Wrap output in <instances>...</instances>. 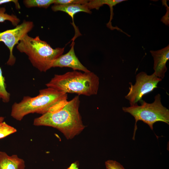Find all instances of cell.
<instances>
[{
  "label": "cell",
  "instance_id": "obj_1",
  "mask_svg": "<svg viewBox=\"0 0 169 169\" xmlns=\"http://www.w3.org/2000/svg\"><path fill=\"white\" fill-rule=\"evenodd\" d=\"M80 101L79 95L68 101L62 107L35 118L36 126H50L62 132L68 140L79 135L85 128L79 111Z\"/></svg>",
  "mask_w": 169,
  "mask_h": 169
},
{
  "label": "cell",
  "instance_id": "obj_2",
  "mask_svg": "<svg viewBox=\"0 0 169 169\" xmlns=\"http://www.w3.org/2000/svg\"><path fill=\"white\" fill-rule=\"evenodd\" d=\"M68 101L67 93L47 87L40 90L36 96H25L20 102H15L12 107L11 115L15 120L20 121L30 113L43 115L55 111L64 106Z\"/></svg>",
  "mask_w": 169,
  "mask_h": 169
},
{
  "label": "cell",
  "instance_id": "obj_3",
  "mask_svg": "<svg viewBox=\"0 0 169 169\" xmlns=\"http://www.w3.org/2000/svg\"><path fill=\"white\" fill-rule=\"evenodd\" d=\"M51 88L66 93L90 96L97 94L99 78L93 72L74 70L62 74H55L46 84Z\"/></svg>",
  "mask_w": 169,
  "mask_h": 169
},
{
  "label": "cell",
  "instance_id": "obj_4",
  "mask_svg": "<svg viewBox=\"0 0 169 169\" xmlns=\"http://www.w3.org/2000/svg\"><path fill=\"white\" fill-rule=\"evenodd\" d=\"M16 48L27 55L33 67L41 72L52 67L54 61L63 54L64 47L53 48L39 36L33 38L27 34L20 41Z\"/></svg>",
  "mask_w": 169,
  "mask_h": 169
},
{
  "label": "cell",
  "instance_id": "obj_5",
  "mask_svg": "<svg viewBox=\"0 0 169 169\" xmlns=\"http://www.w3.org/2000/svg\"><path fill=\"white\" fill-rule=\"evenodd\" d=\"M161 100V95L158 94L155 96L154 100L152 103H147L142 100L140 101V105L137 104L128 107H122L124 112L129 113L135 118L133 140H135L137 129L136 123L139 120L147 124L152 130L153 124L157 122L161 121L169 124V110L163 105Z\"/></svg>",
  "mask_w": 169,
  "mask_h": 169
},
{
  "label": "cell",
  "instance_id": "obj_6",
  "mask_svg": "<svg viewBox=\"0 0 169 169\" xmlns=\"http://www.w3.org/2000/svg\"><path fill=\"white\" fill-rule=\"evenodd\" d=\"M162 80L154 73L149 75L145 72H141L136 76L135 84L130 83L129 91L125 98L129 101L130 106L137 104L138 101L142 100L144 95L157 88V84Z\"/></svg>",
  "mask_w": 169,
  "mask_h": 169
},
{
  "label": "cell",
  "instance_id": "obj_7",
  "mask_svg": "<svg viewBox=\"0 0 169 169\" xmlns=\"http://www.w3.org/2000/svg\"><path fill=\"white\" fill-rule=\"evenodd\" d=\"M34 27L33 22L24 20L13 29L7 30L0 33V42H3L8 49L10 54L7 64L13 66L16 62V58L13 54L15 46L24 37L28 34Z\"/></svg>",
  "mask_w": 169,
  "mask_h": 169
},
{
  "label": "cell",
  "instance_id": "obj_8",
  "mask_svg": "<svg viewBox=\"0 0 169 169\" xmlns=\"http://www.w3.org/2000/svg\"><path fill=\"white\" fill-rule=\"evenodd\" d=\"M74 41L72 40L70 50L56 59L52 67H67L70 68L74 70H79L85 72L90 71L81 63L76 55L74 48Z\"/></svg>",
  "mask_w": 169,
  "mask_h": 169
},
{
  "label": "cell",
  "instance_id": "obj_9",
  "mask_svg": "<svg viewBox=\"0 0 169 169\" xmlns=\"http://www.w3.org/2000/svg\"><path fill=\"white\" fill-rule=\"evenodd\" d=\"M154 61V73L158 78L162 79L167 70L166 63L169 59V45L157 50L150 51Z\"/></svg>",
  "mask_w": 169,
  "mask_h": 169
},
{
  "label": "cell",
  "instance_id": "obj_10",
  "mask_svg": "<svg viewBox=\"0 0 169 169\" xmlns=\"http://www.w3.org/2000/svg\"><path fill=\"white\" fill-rule=\"evenodd\" d=\"M54 5L51 7L52 10L54 12L58 11L64 12L68 14L72 18V25L74 28L75 34L74 38H76L81 35L78 29L75 25L74 21V15L78 13L84 12L90 14L92 13L86 4Z\"/></svg>",
  "mask_w": 169,
  "mask_h": 169
},
{
  "label": "cell",
  "instance_id": "obj_11",
  "mask_svg": "<svg viewBox=\"0 0 169 169\" xmlns=\"http://www.w3.org/2000/svg\"><path fill=\"white\" fill-rule=\"evenodd\" d=\"M25 162L16 155H8L0 152V169H25Z\"/></svg>",
  "mask_w": 169,
  "mask_h": 169
},
{
  "label": "cell",
  "instance_id": "obj_12",
  "mask_svg": "<svg viewBox=\"0 0 169 169\" xmlns=\"http://www.w3.org/2000/svg\"><path fill=\"white\" fill-rule=\"evenodd\" d=\"M55 0H24L23 4L28 8L32 7L48 8L52 4H54Z\"/></svg>",
  "mask_w": 169,
  "mask_h": 169
},
{
  "label": "cell",
  "instance_id": "obj_13",
  "mask_svg": "<svg viewBox=\"0 0 169 169\" xmlns=\"http://www.w3.org/2000/svg\"><path fill=\"white\" fill-rule=\"evenodd\" d=\"M4 102L7 103L10 100V94L6 90L5 79L3 75L2 72L0 67V100Z\"/></svg>",
  "mask_w": 169,
  "mask_h": 169
},
{
  "label": "cell",
  "instance_id": "obj_14",
  "mask_svg": "<svg viewBox=\"0 0 169 169\" xmlns=\"http://www.w3.org/2000/svg\"><path fill=\"white\" fill-rule=\"evenodd\" d=\"M5 11L6 9L4 8H0V22L8 20L14 26L18 25L20 22L19 19L14 15H9L6 13Z\"/></svg>",
  "mask_w": 169,
  "mask_h": 169
},
{
  "label": "cell",
  "instance_id": "obj_15",
  "mask_svg": "<svg viewBox=\"0 0 169 169\" xmlns=\"http://www.w3.org/2000/svg\"><path fill=\"white\" fill-rule=\"evenodd\" d=\"M114 3V0H89L86 4L90 10L93 9L98 10L104 4H107L109 7Z\"/></svg>",
  "mask_w": 169,
  "mask_h": 169
},
{
  "label": "cell",
  "instance_id": "obj_16",
  "mask_svg": "<svg viewBox=\"0 0 169 169\" xmlns=\"http://www.w3.org/2000/svg\"><path fill=\"white\" fill-rule=\"evenodd\" d=\"M17 131L14 127L3 121L0 123V139L4 138L8 136Z\"/></svg>",
  "mask_w": 169,
  "mask_h": 169
},
{
  "label": "cell",
  "instance_id": "obj_17",
  "mask_svg": "<svg viewBox=\"0 0 169 169\" xmlns=\"http://www.w3.org/2000/svg\"><path fill=\"white\" fill-rule=\"evenodd\" d=\"M89 1L87 0H55L54 5L85 4Z\"/></svg>",
  "mask_w": 169,
  "mask_h": 169
},
{
  "label": "cell",
  "instance_id": "obj_18",
  "mask_svg": "<svg viewBox=\"0 0 169 169\" xmlns=\"http://www.w3.org/2000/svg\"><path fill=\"white\" fill-rule=\"evenodd\" d=\"M106 169H125L120 163L115 160H109L105 162Z\"/></svg>",
  "mask_w": 169,
  "mask_h": 169
},
{
  "label": "cell",
  "instance_id": "obj_19",
  "mask_svg": "<svg viewBox=\"0 0 169 169\" xmlns=\"http://www.w3.org/2000/svg\"><path fill=\"white\" fill-rule=\"evenodd\" d=\"M166 1L163 0V5L166 7V12L165 14L161 18V21L166 25L169 26V8L167 4Z\"/></svg>",
  "mask_w": 169,
  "mask_h": 169
},
{
  "label": "cell",
  "instance_id": "obj_20",
  "mask_svg": "<svg viewBox=\"0 0 169 169\" xmlns=\"http://www.w3.org/2000/svg\"><path fill=\"white\" fill-rule=\"evenodd\" d=\"M10 2L13 3L15 6V7L17 9H19L20 7L18 0H0V4H4Z\"/></svg>",
  "mask_w": 169,
  "mask_h": 169
},
{
  "label": "cell",
  "instance_id": "obj_21",
  "mask_svg": "<svg viewBox=\"0 0 169 169\" xmlns=\"http://www.w3.org/2000/svg\"><path fill=\"white\" fill-rule=\"evenodd\" d=\"M67 169H79V163L76 161L72 163Z\"/></svg>",
  "mask_w": 169,
  "mask_h": 169
},
{
  "label": "cell",
  "instance_id": "obj_22",
  "mask_svg": "<svg viewBox=\"0 0 169 169\" xmlns=\"http://www.w3.org/2000/svg\"><path fill=\"white\" fill-rule=\"evenodd\" d=\"M4 120V117H0V123L3 122Z\"/></svg>",
  "mask_w": 169,
  "mask_h": 169
}]
</instances>
